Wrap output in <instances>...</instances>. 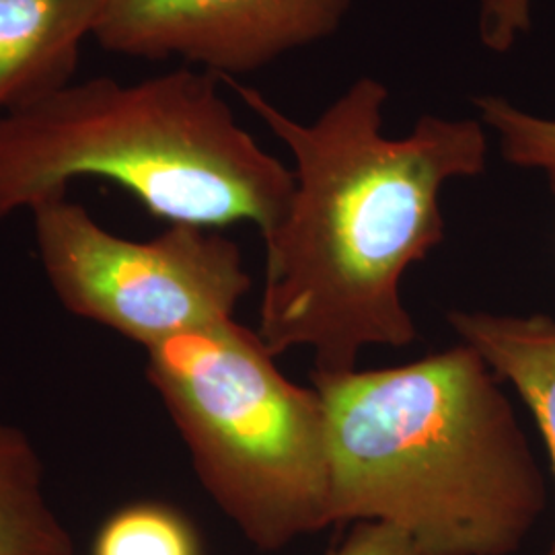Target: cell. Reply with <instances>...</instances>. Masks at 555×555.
Here are the masks:
<instances>
[{
    "mask_svg": "<svg viewBox=\"0 0 555 555\" xmlns=\"http://www.w3.org/2000/svg\"><path fill=\"white\" fill-rule=\"evenodd\" d=\"M144 352L199 483L249 543L276 552L334 525L323 401L278 371L258 332L227 319Z\"/></svg>",
    "mask_w": 555,
    "mask_h": 555,
    "instance_id": "277c9868",
    "label": "cell"
},
{
    "mask_svg": "<svg viewBox=\"0 0 555 555\" xmlns=\"http://www.w3.org/2000/svg\"><path fill=\"white\" fill-rule=\"evenodd\" d=\"M327 555H424L401 529L378 520H362Z\"/></svg>",
    "mask_w": 555,
    "mask_h": 555,
    "instance_id": "4fadbf2b",
    "label": "cell"
},
{
    "mask_svg": "<svg viewBox=\"0 0 555 555\" xmlns=\"http://www.w3.org/2000/svg\"><path fill=\"white\" fill-rule=\"evenodd\" d=\"M31 215L41 270L60 305L142 348L235 319L251 288L237 243L215 229L171 224L149 241L124 238L66 194Z\"/></svg>",
    "mask_w": 555,
    "mask_h": 555,
    "instance_id": "5b68a950",
    "label": "cell"
},
{
    "mask_svg": "<svg viewBox=\"0 0 555 555\" xmlns=\"http://www.w3.org/2000/svg\"><path fill=\"white\" fill-rule=\"evenodd\" d=\"M350 7L352 0H105L93 38L107 52L179 56L233 77L332 38Z\"/></svg>",
    "mask_w": 555,
    "mask_h": 555,
    "instance_id": "8992f818",
    "label": "cell"
},
{
    "mask_svg": "<svg viewBox=\"0 0 555 555\" xmlns=\"http://www.w3.org/2000/svg\"><path fill=\"white\" fill-rule=\"evenodd\" d=\"M295 159V194L266 243L258 334L280 357L313 352V373H348L369 346L417 337L403 274L444 238L442 188L488 163L477 118L424 114L410 134L383 132L389 89L354 80L313 124L284 114L258 89L220 77Z\"/></svg>",
    "mask_w": 555,
    "mask_h": 555,
    "instance_id": "6da1fadb",
    "label": "cell"
},
{
    "mask_svg": "<svg viewBox=\"0 0 555 555\" xmlns=\"http://www.w3.org/2000/svg\"><path fill=\"white\" fill-rule=\"evenodd\" d=\"M327 420L332 520H378L424 555H511L545 508L513 403L467 344L414 362L313 373Z\"/></svg>",
    "mask_w": 555,
    "mask_h": 555,
    "instance_id": "7a4b0ae2",
    "label": "cell"
},
{
    "mask_svg": "<svg viewBox=\"0 0 555 555\" xmlns=\"http://www.w3.org/2000/svg\"><path fill=\"white\" fill-rule=\"evenodd\" d=\"M449 323L500 380H508L535 417L555 477V319L453 311ZM547 555H555V535Z\"/></svg>",
    "mask_w": 555,
    "mask_h": 555,
    "instance_id": "ba28073f",
    "label": "cell"
},
{
    "mask_svg": "<svg viewBox=\"0 0 555 555\" xmlns=\"http://www.w3.org/2000/svg\"><path fill=\"white\" fill-rule=\"evenodd\" d=\"M105 0H0V114L70 82Z\"/></svg>",
    "mask_w": 555,
    "mask_h": 555,
    "instance_id": "52a82bcc",
    "label": "cell"
},
{
    "mask_svg": "<svg viewBox=\"0 0 555 555\" xmlns=\"http://www.w3.org/2000/svg\"><path fill=\"white\" fill-rule=\"evenodd\" d=\"M474 105L477 119L496 132L504 159L541 171L555 194V119L527 114L500 95H479Z\"/></svg>",
    "mask_w": 555,
    "mask_h": 555,
    "instance_id": "8fae6325",
    "label": "cell"
},
{
    "mask_svg": "<svg viewBox=\"0 0 555 555\" xmlns=\"http://www.w3.org/2000/svg\"><path fill=\"white\" fill-rule=\"evenodd\" d=\"M219 80L192 68L130 85L95 77L0 114V220L101 178L171 224L251 222L270 235L295 173L238 124Z\"/></svg>",
    "mask_w": 555,
    "mask_h": 555,
    "instance_id": "3957f363",
    "label": "cell"
},
{
    "mask_svg": "<svg viewBox=\"0 0 555 555\" xmlns=\"http://www.w3.org/2000/svg\"><path fill=\"white\" fill-rule=\"evenodd\" d=\"M91 555H204L198 529L178 508L140 500L101 522Z\"/></svg>",
    "mask_w": 555,
    "mask_h": 555,
    "instance_id": "30bf717a",
    "label": "cell"
},
{
    "mask_svg": "<svg viewBox=\"0 0 555 555\" xmlns=\"http://www.w3.org/2000/svg\"><path fill=\"white\" fill-rule=\"evenodd\" d=\"M0 555H75L48 500L40 451L20 426L0 422Z\"/></svg>",
    "mask_w": 555,
    "mask_h": 555,
    "instance_id": "9c48e42d",
    "label": "cell"
},
{
    "mask_svg": "<svg viewBox=\"0 0 555 555\" xmlns=\"http://www.w3.org/2000/svg\"><path fill=\"white\" fill-rule=\"evenodd\" d=\"M533 27V0H479L477 36L486 50L506 54Z\"/></svg>",
    "mask_w": 555,
    "mask_h": 555,
    "instance_id": "7c38bea8",
    "label": "cell"
}]
</instances>
